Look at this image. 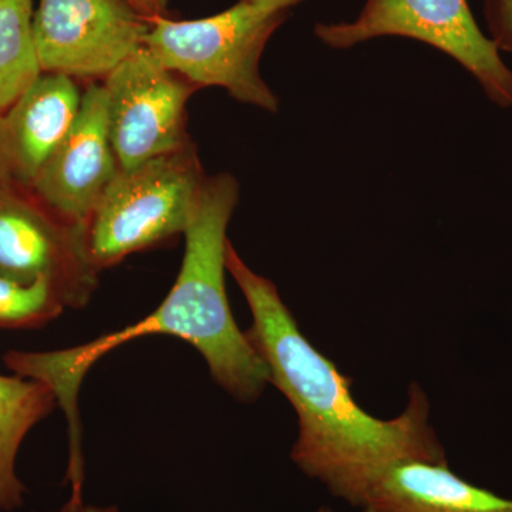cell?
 I'll return each mask as SVG.
<instances>
[{"instance_id":"obj_8","label":"cell","mask_w":512,"mask_h":512,"mask_svg":"<svg viewBox=\"0 0 512 512\" xmlns=\"http://www.w3.org/2000/svg\"><path fill=\"white\" fill-rule=\"evenodd\" d=\"M150 20L127 0H39L33 37L42 73L107 77L144 47Z\"/></svg>"},{"instance_id":"obj_14","label":"cell","mask_w":512,"mask_h":512,"mask_svg":"<svg viewBox=\"0 0 512 512\" xmlns=\"http://www.w3.org/2000/svg\"><path fill=\"white\" fill-rule=\"evenodd\" d=\"M64 309L62 296L47 279L23 285L0 276V328H42Z\"/></svg>"},{"instance_id":"obj_3","label":"cell","mask_w":512,"mask_h":512,"mask_svg":"<svg viewBox=\"0 0 512 512\" xmlns=\"http://www.w3.org/2000/svg\"><path fill=\"white\" fill-rule=\"evenodd\" d=\"M288 9L239 0L218 15L195 20H150L144 47L197 89L222 87L232 99L278 113L279 99L259 63Z\"/></svg>"},{"instance_id":"obj_12","label":"cell","mask_w":512,"mask_h":512,"mask_svg":"<svg viewBox=\"0 0 512 512\" xmlns=\"http://www.w3.org/2000/svg\"><path fill=\"white\" fill-rule=\"evenodd\" d=\"M55 393L39 380L0 375V512L18 510L26 488L16 473L23 440L55 410Z\"/></svg>"},{"instance_id":"obj_18","label":"cell","mask_w":512,"mask_h":512,"mask_svg":"<svg viewBox=\"0 0 512 512\" xmlns=\"http://www.w3.org/2000/svg\"><path fill=\"white\" fill-rule=\"evenodd\" d=\"M248 2L258 3V5L274 6V8L291 10L293 6L299 5L302 0H248Z\"/></svg>"},{"instance_id":"obj_2","label":"cell","mask_w":512,"mask_h":512,"mask_svg":"<svg viewBox=\"0 0 512 512\" xmlns=\"http://www.w3.org/2000/svg\"><path fill=\"white\" fill-rule=\"evenodd\" d=\"M238 201L239 183L234 175L207 177L184 234L180 274L164 301L147 318L73 348L52 352L10 350L3 356L13 375L39 380L55 393L67 420V470H84L79 412L84 377L101 357L131 340L174 336L200 352L215 382L234 399L252 403L265 392L268 367L235 323L225 289L227 231Z\"/></svg>"},{"instance_id":"obj_11","label":"cell","mask_w":512,"mask_h":512,"mask_svg":"<svg viewBox=\"0 0 512 512\" xmlns=\"http://www.w3.org/2000/svg\"><path fill=\"white\" fill-rule=\"evenodd\" d=\"M362 512H512V500L468 483L448 463L407 461L370 491Z\"/></svg>"},{"instance_id":"obj_5","label":"cell","mask_w":512,"mask_h":512,"mask_svg":"<svg viewBox=\"0 0 512 512\" xmlns=\"http://www.w3.org/2000/svg\"><path fill=\"white\" fill-rule=\"evenodd\" d=\"M315 35L340 50L383 36L419 40L473 74L488 99L512 109V70L478 28L467 0H367L355 20L318 23Z\"/></svg>"},{"instance_id":"obj_16","label":"cell","mask_w":512,"mask_h":512,"mask_svg":"<svg viewBox=\"0 0 512 512\" xmlns=\"http://www.w3.org/2000/svg\"><path fill=\"white\" fill-rule=\"evenodd\" d=\"M148 20L163 16L165 3L164 0H127Z\"/></svg>"},{"instance_id":"obj_15","label":"cell","mask_w":512,"mask_h":512,"mask_svg":"<svg viewBox=\"0 0 512 512\" xmlns=\"http://www.w3.org/2000/svg\"><path fill=\"white\" fill-rule=\"evenodd\" d=\"M484 15L494 45L512 53V0H484Z\"/></svg>"},{"instance_id":"obj_1","label":"cell","mask_w":512,"mask_h":512,"mask_svg":"<svg viewBox=\"0 0 512 512\" xmlns=\"http://www.w3.org/2000/svg\"><path fill=\"white\" fill-rule=\"evenodd\" d=\"M225 265L252 315L244 330L274 384L298 416L293 464L333 497L353 507L392 468L407 461L446 463V451L430 424V403L419 384L390 420L370 416L352 394V379L339 372L303 335L274 282L256 274L228 242Z\"/></svg>"},{"instance_id":"obj_9","label":"cell","mask_w":512,"mask_h":512,"mask_svg":"<svg viewBox=\"0 0 512 512\" xmlns=\"http://www.w3.org/2000/svg\"><path fill=\"white\" fill-rule=\"evenodd\" d=\"M103 84H90L69 133L33 184V195L64 220L86 225L119 174Z\"/></svg>"},{"instance_id":"obj_19","label":"cell","mask_w":512,"mask_h":512,"mask_svg":"<svg viewBox=\"0 0 512 512\" xmlns=\"http://www.w3.org/2000/svg\"><path fill=\"white\" fill-rule=\"evenodd\" d=\"M80 512H119L117 510V507H114V505H106V507H97V505H84L82 507V510ZM318 512H333L332 510H329V508H322V510H319Z\"/></svg>"},{"instance_id":"obj_7","label":"cell","mask_w":512,"mask_h":512,"mask_svg":"<svg viewBox=\"0 0 512 512\" xmlns=\"http://www.w3.org/2000/svg\"><path fill=\"white\" fill-rule=\"evenodd\" d=\"M103 86L111 146L121 171L192 143L187 103L198 89L146 47L116 67Z\"/></svg>"},{"instance_id":"obj_4","label":"cell","mask_w":512,"mask_h":512,"mask_svg":"<svg viewBox=\"0 0 512 512\" xmlns=\"http://www.w3.org/2000/svg\"><path fill=\"white\" fill-rule=\"evenodd\" d=\"M207 175L194 143L119 171L87 222V249L99 271L184 235Z\"/></svg>"},{"instance_id":"obj_6","label":"cell","mask_w":512,"mask_h":512,"mask_svg":"<svg viewBox=\"0 0 512 512\" xmlns=\"http://www.w3.org/2000/svg\"><path fill=\"white\" fill-rule=\"evenodd\" d=\"M0 184V276L30 285L47 279L70 309H82L99 286L86 225L59 217L33 194Z\"/></svg>"},{"instance_id":"obj_13","label":"cell","mask_w":512,"mask_h":512,"mask_svg":"<svg viewBox=\"0 0 512 512\" xmlns=\"http://www.w3.org/2000/svg\"><path fill=\"white\" fill-rule=\"evenodd\" d=\"M35 0H0V114L42 74L37 59Z\"/></svg>"},{"instance_id":"obj_17","label":"cell","mask_w":512,"mask_h":512,"mask_svg":"<svg viewBox=\"0 0 512 512\" xmlns=\"http://www.w3.org/2000/svg\"><path fill=\"white\" fill-rule=\"evenodd\" d=\"M83 488L72 487L70 488L69 500L64 503L60 512H80L83 507Z\"/></svg>"},{"instance_id":"obj_10","label":"cell","mask_w":512,"mask_h":512,"mask_svg":"<svg viewBox=\"0 0 512 512\" xmlns=\"http://www.w3.org/2000/svg\"><path fill=\"white\" fill-rule=\"evenodd\" d=\"M83 93L74 79L42 73L0 114V184L30 191L69 133Z\"/></svg>"}]
</instances>
